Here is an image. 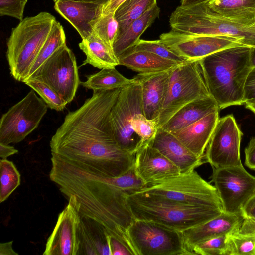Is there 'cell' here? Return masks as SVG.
<instances>
[{"instance_id": "obj_16", "label": "cell", "mask_w": 255, "mask_h": 255, "mask_svg": "<svg viewBox=\"0 0 255 255\" xmlns=\"http://www.w3.org/2000/svg\"><path fill=\"white\" fill-rule=\"evenodd\" d=\"M59 213L53 231L47 240L43 255H79L81 215L73 196Z\"/></svg>"}, {"instance_id": "obj_43", "label": "cell", "mask_w": 255, "mask_h": 255, "mask_svg": "<svg viewBox=\"0 0 255 255\" xmlns=\"http://www.w3.org/2000/svg\"><path fill=\"white\" fill-rule=\"evenodd\" d=\"M241 213L245 217L255 219V193L244 205Z\"/></svg>"}, {"instance_id": "obj_44", "label": "cell", "mask_w": 255, "mask_h": 255, "mask_svg": "<svg viewBox=\"0 0 255 255\" xmlns=\"http://www.w3.org/2000/svg\"><path fill=\"white\" fill-rule=\"evenodd\" d=\"M126 0H108L103 7L102 14L114 13L118 7Z\"/></svg>"}, {"instance_id": "obj_23", "label": "cell", "mask_w": 255, "mask_h": 255, "mask_svg": "<svg viewBox=\"0 0 255 255\" xmlns=\"http://www.w3.org/2000/svg\"><path fill=\"white\" fill-rule=\"evenodd\" d=\"M219 110L217 102L211 96L197 99L181 108L160 128L172 132Z\"/></svg>"}, {"instance_id": "obj_15", "label": "cell", "mask_w": 255, "mask_h": 255, "mask_svg": "<svg viewBox=\"0 0 255 255\" xmlns=\"http://www.w3.org/2000/svg\"><path fill=\"white\" fill-rule=\"evenodd\" d=\"M160 39L186 60H199L221 50L243 45L239 39L232 36L191 35L172 29L160 35Z\"/></svg>"}, {"instance_id": "obj_6", "label": "cell", "mask_w": 255, "mask_h": 255, "mask_svg": "<svg viewBox=\"0 0 255 255\" xmlns=\"http://www.w3.org/2000/svg\"><path fill=\"white\" fill-rule=\"evenodd\" d=\"M56 21L50 13L41 12L25 17L12 29L6 55L10 74L16 80L26 79Z\"/></svg>"}, {"instance_id": "obj_30", "label": "cell", "mask_w": 255, "mask_h": 255, "mask_svg": "<svg viewBox=\"0 0 255 255\" xmlns=\"http://www.w3.org/2000/svg\"><path fill=\"white\" fill-rule=\"evenodd\" d=\"M157 4V0H126L114 13L119 24V33Z\"/></svg>"}, {"instance_id": "obj_3", "label": "cell", "mask_w": 255, "mask_h": 255, "mask_svg": "<svg viewBox=\"0 0 255 255\" xmlns=\"http://www.w3.org/2000/svg\"><path fill=\"white\" fill-rule=\"evenodd\" d=\"M251 47L226 48L199 60L207 88L220 109L244 103V86L252 69Z\"/></svg>"}, {"instance_id": "obj_47", "label": "cell", "mask_w": 255, "mask_h": 255, "mask_svg": "<svg viewBox=\"0 0 255 255\" xmlns=\"http://www.w3.org/2000/svg\"><path fill=\"white\" fill-rule=\"evenodd\" d=\"M13 241H11L0 244V255H18L12 248Z\"/></svg>"}, {"instance_id": "obj_39", "label": "cell", "mask_w": 255, "mask_h": 255, "mask_svg": "<svg viewBox=\"0 0 255 255\" xmlns=\"http://www.w3.org/2000/svg\"><path fill=\"white\" fill-rule=\"evenodd\" d=\"M28 0H0V15L8 16L22 21Z\"/></svg>"}, {"instance_id": "obj_34", "label": "cell", "mask_w": 255, "mask_h": 255, "mask_svg": "<svg viewBox=\"0 0 255 255\" xmlns=\"http://www.w3.org/2000/svg\"><path fill=\"white\" fill-rule=\"evenodd\" d=\"M228 255H255V233H243L239 230L228 235Z\"/></svg>"}, {"instance_id": "obj_46", "label": "cell", "mask_w": 255, "mask_h": 255, "mask_svg": "<svg viewBox=\"0 0 255 255\" xmlns=\"http://www.w3.org/2000/svg\"><path fill=\"white\" fill-rule=\"evenodd\" d=\"M239 231L243 233H255V219L245 217Z\"/></svg>"}, {"instance_id": "obj_40", "label": "cell", "mask_w": 255, "mask_h": 255, "mask_svg": "<svg viewBox=\"0 0 255 255\" xmlns=\"http://www.w3.org/2000/svg\"><path fill=\"white\" fill-rule=\"evenodd\" d=\"M255 100V67L249 73L244 86V103Z\"/></svg>"}, {"instance_id": "obj_27", "label": "cell", "mask_w": 255, "mask_h": 255, "mask_svg": "<svg viewBox=\"0 0 255 255\" xmlns=\"http://www.w3.org/2000/svg\"><path fill=\"white\" fill-rule=\"evenodd\" d=\"M79 47L86 56L82 66L88 64L102 69L119 65L113 52L93 32L82 39Z\"/></svg>"}, {"instance_id": "obj_9", "label": "cell", "mask_w": 255, "mask_h": 255, "mask_svg": "<svg viewBox=\"0 0 255 255\" xmlns=\"http://www.w3.org/2000/svg\"><path fill=\"white\" fill-rule=\"evenodd\" d=\"M128 233L136 255H187L182 232L162 224L134 219Z\"/></svg>"}, {"instance_id": "obj_50", "label": "cell", "mask_w": 255, "mask_h": 255, "mask_svg": "<svg viewBox=\"0 0 255 255\" xmlns=\"http://www.w3.org/2000/svg\"><path fill=\"white\" fill-rule=\"evenodd\" d=\"M250 61L252 68L255 67V47H251Z\"/></svg>"}, {"instance_id": "obj_32", "label": "cell", "mask_w": 255, "mask_h": 255, "mask_svg": "<svg viewBox=\"0 0 255 255\" xmlns=\"http://www.w3.org/2000/svg\"><path fill=\"white\" fill-rule=\"evenodd\" d=\"M0 203L5 201L20 184V174L13 163L0 160Z\"/></svg>"}, {"instance_id": "obj_31", "label": "cell", "mask_w": 255, "mask_h": 255, "mask_svg": "<svg viewBox=\"0 0 255 255\" xmlns=\"http://www.w3.org/2000/svg\"><path fill=\"white\" fill-rule=\"evenodd\" d=\"M65 44L66 36L64 28L56 20L33 63L26 79L31 76L49 57Z\"/></svg>"}, {"instance_id": "obj_20", "label": "cell", "mask_w": 255, "mask_h": 255, "mask_svg": "<svg viewBox=\"0 0 255 255\" xmlns=\"http://www.w3.org/2000/svg\"><path fill=\"white\" fill-rule=\"evenodd\" d=\"M103 6L95 3L68 0L55 2L54 8L83 39L93 33L92 25L102 14Z\"/></svg>"}, {"instance_id": "obj_38", "label": "cell", "mask_w": 255, "mask_h": 255, "mask_svg": "<svg viewBox=\"0 0 255 255\" xmlns=\"http://www.w3.org/2000/svg\"><path fill=\"white\" fill-rule=\"evenodd\" d=\"M158 119H148L143 114H140L134 118L132 128L140 138V143H149L154 139L158 128Z\"/></svg>"}, {"instance_id": "obj_24", "label": "cell", "mask_w": 255, "mask_h": 255, "mask_svg": "<svg viewBox=\"0 0 255 255\" xmlns=\"http://www.w3.org/2000/svg\"><path fill=\"white\" fill-rule=\"evenodd\" d=\"M80 235L79 255H111L110 236L105 228L96 221L81 217Z\"/></svg>"}, {"instance_id": "obj_11", "label": "cell", "mask_w": 255, "mask_h": 255, "mask_svg": "<svg viewBox=\"0 0 255 255\" xmlns=\"http://www.w3.org/2000/svg\"><path fill=\"white\" fill-rule=\"evenodd\" d=\"M30 90L12 106L0 120V143H17L36 129L47 112L48 106Z\"/></svg>"}, {"instance_id": "obj_25", "label": "cell", "mask_w": 255, "mask_h": 255, "mask_svg": "<svg viewBox=\"0 0 255 255\" xmlns=\"http://www.w3.org/2000/svg\"><path fill=\"white\" fill-rule=\"evenodd\" d=\"M119 65L138 73H150L169 70L178 63L143 50H128L118 58Z\"/></svg>"}, {"instance_id": "obj_22", "label": "cell", "mask_w": 255, "mask_h": 255, "mask_svg": "<svg viewBox=\"0 0 255 255\" xmlns=\"http://www.w3.org/2000/svg\"><path fill=\"white\" fill-rule=\"evenodd\" d=\"M215 111L194 123L171 132L188 149L204 159V152L219 119Z\"/></svg>"}, {"instance_id": "obj_4", "label": "cell", "mask_w": 255, "mask_h": 255, "mask_svg": "<svg viewBox=\"0 0 255 255\" xmlns=\"http://www.w3.org/2000/svg\"><path fill=\"white\" fill-rule=\"evenodd\" d=\"M127 200L134 219L157 222L183 232L222 214L223 208L184 204L137 191Z\"/></svg>"}, {"instance_id": "obj_18", "label": "cell", "mask_w": 255, "mask_h": 255, "mask_svg": "<svg viewBox=\"0 0 255 255\" xmlns=\"http://www.w3.org/2000/svg\"><path fill=\"white\" fill-rule=\"evenodd\" d=\"M245 217L242 213L237 214L223 212L219 216L183 232L184 246L187 255H192L193 247L209 238L226 235L241 227Z\"/></svg>"}, {"instance_id": "obj_13", "label": "cell", "mask_w": 255, "mask_h": 255, "mask_svg": "<svg viewBox=\"0 0 255 255\" xmlns=\"http://www.w3.org/2000/svg\"><path fill=\"white\" fill-rule=\"evenodd\" d=\"M211 179L227 213H241L244 205L255 193V176L249 173L243 165L213 168Z\"/></svg>"}, {"instance_id": "obj_36", "label": "cell", "mask_w": 255, "mask_h": 255, "mask_svg": "<svg viewBox=\"0 0 255 255\" xmlns=\"http://www.w3.org/2000/svg\"><path fill=\"white\" fill-rule=\"evenodd\" d=\"M228 237L221 235L204 240L192 248V255H228Z\"/></svg>"}, {"instance_id": "obj_21", "label": "cell", "mask_w": 255, "mask_h": 255, "mask_svg": "<svg viewBox=\"0 0 255 255\" xmlns=\"http://www.w3.org/2000/svg\"><path fill=\"white\" fill-rule=\"evenodd\" d=\"M170 70L155 73H138L134 77L141 85L143 114L148 119H158Z\"/></svg>"}, {"instance_id": "obj_37", "label": "cell", "mask_w": 255, "mask_h": 255, "mask_svg": "<svg viewBox=\"0 0 255 255\" xmlns=\"http://www.w3.org/2000/svg\"><path fill=\"white\" fill-rule=\"evenodd\" d=\"M128 50L148 51L160 57L178 63L186 61L185 59L177 55L167 47L160 39L155 40H145L140 39L134 46Z\"/></svg>"}, {"instance_id": "obj_51", "label": "cell", "mask_w": 255, "mask_h": 255, "mask_svg": "<svg viewBox=\"0 0 255 255\" xmlns=\"http://www.w3.org/2000/svg\"><path fill=\"white\" fill-rule=\"evenodd\" d=\"M245 107L255 115V100L245 103Z\"/></svg>"}, {"instance_id": "obj_19", "label": "cell", "mask_w": 255, "mask_h": 255, "mask_svg": "<svg viewBox=\"0 0 255 255\" xmlns=\"http://www.w3.org/2000/svg\"><path fill=\"white\" fill-rule=\"evenodd\" d=\"M149 144L177 166L181 173L195 170L205 162L203 158L196 155L172 133L162 128H158Z\"/></svg>"}, {"instance_id": "obj_35", "label": "cell", "mask_w": 255, "mask_h": 255, "mask_svg": "<svg viewBox=\"0 0 255 255\" xmlns=\"http://www.w3.org/2000/svg\"><path fill=\"white\" fill-rule=\"evenodd\" d=\"M23 82L37 93L50 108L61 111L67 105L53 89L46 84L32 79H26Z\"/></svg>"}, {"instance_id": "obj_10", "label": "cell", "mask_w": 255, "mask_h": 255, "mask_svg": "<svg viewBox=\"0 0 255 255\" xmlns=\"http://www.w3.org/2000/svg\"><path fill=\"white\" fill-rule=\"evenodd\" d=\"M132 83L121 88L110 113L115 140L124 150L132 154L140 144V139L132 128L134 118L143 114L141 85L135 77Z\"/></svg>"}, {"instance_id": "obj_14", "label": "cell", "mask_w": 255, "mask_h": 255, "mask_svg": "<svg viewBox=\"0 0 255 255\" xmlns=\"http://www.w3.org/2000/svg\"><path fill=\"white\" fill-rule=\"evenodd\" d=\"M242 135L233 115L219 118L206 149L205 162L214 168L242 165Z\"/></svg>"}, {"instance_id": "obj_26", "label": "cell", "mask_w": 255, "mask_h": 255, "mask_svg": "<svg viewBox=\"0 0 255 255\" xmlns=\"http://www.w3.org/2000/svg\"><path fill=\"white\" fill-rule=\"evenodd\" d=\"M160 8L157 4L132 22L124 31L119 33L113 46V51L118 58L132 48L140 39L144 32L159 16Z\"/></svg>"}, {"instance_id": "obj_45", "label": "cell", "mask_w": 255, "mask_h": 255, "mask_svg": "<svg viewBox=\"0 0 255 255\" xmlns=\"http://www.w3.org/2000/svg\"><path fill=\"white\" fill-rule=\"evenodd\" d=\"M18 150L13 146L0 143V157L1 159H7L12 155L18 153Z\"/></svg>"}, {"instance_id": "obj_1", "label": "cell", "mask_w": 255, "mask_h": 255, "mask_svg": "<svg viewBox=\"0 0 255 255\" xmlns=\"http://www.w3.org/2000/svg\"><path fill=\"white\" fill-rule=\"evenodd\" d=\"M121 88L94 91L92 96L69 112L52 136L51 154L98 176H122L134 166L135 155L116 143L110 113Z\"/></svg>"}, {"instance_id": "obj_29", "label": "cell", "mask_w": 255, "mask_h": 255, "mask_svg": "<svg viewBox=\"0 0 255 255\" xmlns=\"http://www.w3.org/2000/svg\"><path fill=\"white\" fill-rule=\"evenodd\" d=\"M87 80L82 86L94 91L109 90L121 88L133 82L135 78L124 77L115 68H103L100 71L86 76Z\"/></svg>"}, {"instance_id": "obj_41", "label": "cell", "mask_w": 255, "mask_h": 255, "mask_svg": "<svg viewBox=\"0 0 255 255\" xmlns=\"http://www.w3.org/2000/svg\"><path fill=\"white\" fill-rule=\"evenodd\" d=\"M245 164L249 168L255 170V136L251 139L245 149Z\"/></svg>"}, {"instance_id": "obj_8", "label": "cell", "mask_w": 255, "mask_h": 255, "mask_svg": "<svg viewBox=\"0 0 255 255\" xmlns=\"http://www.w3.org/2000/svg\"><path fill=\"white\" fill-rule=\"evenodd\" d=\"M138 191L184 204L223 209L215 187L195 170L144 185Z\"/></svg>"}, {"instance_id": "obj_12", "label": "cell", "mask_w": 255, "mask_h": 255, "mask_svg": "<svg viewBox=\"0 0 255 255\" xmlns=\"http://www.w3.org/2000/svg\"><path fill=\"white\" fill-rule=\"evenodd\" d=\"M78 70L75 56L66 44L26 79L46 84L68 104L75 97L80 84Z\"/></svg>"}, {"instance_id": "obj_5", "label": "cell", "mask_w": 255, "mask_h": 255, "mask_svg": "<svg viewBox=\"0 0 255 255\" xmlns=\"http://www.w3.org/2000/svg\"><path fill=\"white\" fill-rule=\"evenodd\" d=\"M171 29L196 35H225L236 37L249 47H255V19L240 21L213 11L207 2L178 6L169 18Z\"/></svg>"}, {"instance_id": "obj_48", "label": "cell", "mask_w": 255, "mask_h": 255, "mask_svg": "<svg viewBox=\"0 0 255 255\" xmlns=\"http://www.w3.org/2000/svg\"><path fill=\"white\" fill-rule=\"evenodd\" d=\"M209 0H182L181 1V6H187L197 4L203 2H205Z\"/></svg>"}, {"instance_id": "obj_17", "label": "cell", "mask_w": 255, "mask_h": 255, "mask_svg": "<svg viewBox=\"0 0 255 255\" xmlns=\"http://www.w3.org/2000/svg\"><path fill=\"white\" fill-rule=\"evenodd\" d=\"M134 169L145 185L181 173L180 169L148 143H140L135 154Z\"/></svg>"}, {"instance_id": "obj_33", "label": "cell", "mask_w": 255, "mask_h": 255, "mask_svg": "<svg viewBox=\"0 0 255 255\" xmlns=\"http://www.w3.org/2000/svg\"><path fill=\"white\" fill-rule=\"evenodd\" d=\"M92 27L93 32L113 51V44L120 29L114 13L102 14L94 22Z\"/></svg>"}, {"instance_id": "obj_42", "label": "cell", "mask_w": 255, "mask_h": 255, "mask_svg": "<svg viewBox=\"0 0 255 255\" xmlns=\"http://www.w3.org/2000/svg\"><path fill=\"white\" fill-rule=\"evenodd\" d=\"M111 255H132L131 252L119 240L110 236Z\"/></svg>"}, {"instance_id": "obj_2", "label": "cell", "mask_w": 255, "mask_h": 255, "mask_svg": "<svg viewBox=\"0 0 255 255\" xmlns=\"http://www.w3.org/2000/svg\"><path fill=\"white\" fill-rule=\"evenodd\" d=\"M51 162L50 180L67 198H75L81 216L102 225L136 255L128 233L134 220L127 200L129 194L116 185V178L96 175L53 154Z\"/></svg>"}, {"instance_id": "obj_28", "label": "cell", "mask_w": 255, "mask_h": 255, "mask_svg": "<svg viewBox=\"0 0 255 255\" xmlns=\"http://www.w3.org/2000/svg\"><path fill=\"white\" fill-rule=\"evenodd\" d=\"M209 7L225 17L240 21L255 19V0H209Z\"/></svg>"}, {"instance_id": "obj_49", "label": "cell", "mask_w": 255, "mask_h": 255, "mask_svg": "<svg viewBox=\"0 0 255 255\" xmlns=\"http://www.w3.org/2000/svg\"><path fill=\"white\" fill-rule=\"evenodd\" d=\"M82 1V2H91L95 3L97 4H100L102 5H105L108 0H53L55 2L57 1Z\"/></svg>"}, {"instance_id": "obj_7", "label": "cell", "mask_w": 255, "mask_h": 255, "mask_svg": "<svg viewBox=\"0 0 255 255\" xmlns=\"http://www.w3.org/2000/svg\"><path fill=\"white\" fill-rule=\"evenodd\" d=\"M211 96L199 60H186L169 71L158 120L162 127L181 108L196 99Z\"/></svg>"}]
</instances>
